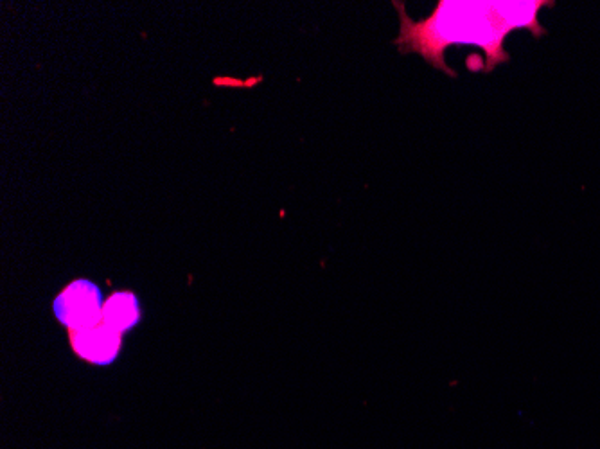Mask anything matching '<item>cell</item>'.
Instances as JSON below:
<instances>
[{
    "label": "cell",
    "mask_w": 600,
    "mask_h": 449,
    "mask_svg": "<svg viewBox=\"0 0 600 449\" xmlns=\"http://www.w3.org/2000/svg\"><path fill=\"white\" fill-rule=\"evenodd\" d=\"M401 17L399 36L394 40L401 53L421 54L435 69L457 78L444 58L451 45H477L486 53V71L509 62L505 38L516 29L545 35L538 22L539 11L554 6L545 0H441L430 17L412 20L405 4L394 2Z\"/></svg>",
    "instance_id": "6da1fadb"
},
{
    "label": "cell",
    "mask_w": 600,
    "mask_h": 449,
    "mask_svg": "<svg viewBox=\"0 0 600 449\" xmlns=\"http://www.w3.org/2000/svg\"><path fill=\"white\" fill-rule=\"evenodd\" d=\"M103 306L98 284L76 279L54 299L53 311L69 331H83L103 322Z\"/></svg>",
    "instance_id": "7a4b0ae2"
},
{
    "label": "cell",
    "mask_w": 600,
    "mask_h": 449,
    "mask_svg": "<svg viewBox=\"0 0 600 449\" xmlns=\"http://www.w3.org/2000/svg\"><path fill=\"white\" fill-rule=\"evenodd\" d=\"M69 342L72 351L78 354L81 360L105 367L114 363L115 358L119 356L123 333L101 322L98 326L83 331H69Z\"/></svg>",
    "instance_id": "3957f363"
},
{
    "label": "cell",
    "mask_w": 600,
    "mask_h": 449,
    "mask_svg": "<svg viewBox=\"0 0 600 449\" xmlns=\"http://www.w3.org/2000/svg\"><path fill=\"white\" fill-rule=\"evenodd\" d=\"M141 317V304L133 291H115L103 306V322L119 333L133 329Z\"/></svg>",
    "instance_id": "277c9868"
}]
</instances>
